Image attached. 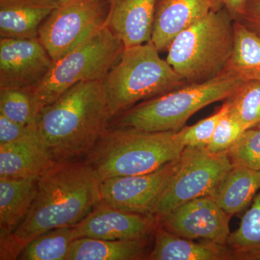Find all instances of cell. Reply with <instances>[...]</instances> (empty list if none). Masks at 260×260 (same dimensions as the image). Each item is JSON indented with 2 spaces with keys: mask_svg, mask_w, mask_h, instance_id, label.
I'll return each instance as SVG.
<instances>
[{
  "mask_svg": "<svg viewBox=\"0 0 260 260\" xmlns=\"http://www.w3.org/2000/svg\"><path fill=\"white\" fill-rule=\"evenodd\" d=\"M31 208L10 234L1 233L0 259H18L36 238L80 223L102 201L100 180L86 161H56L38 179Z\"/></svg>",
  "mask_w": 260,
  "mask_h": 260,
  "instance_id": "obj_1",
  "label": "cell"
},
{
  "mask_svg": "<svg viewBox=\"0 0 260 260\" xmlns=\"http://www.w3.org/2000/svg\"><path fill=\"white\" fill-rule=\"evenodd\" d=\"M102 81L75 84L39 112L38 138L55 161L88 154L112 117Z\"/></svg>",
  "mask_w": 260,
  "mask_h": 260,
  "instance_id": "obj_2",
  "label": "cell"
},
{
  "mask_svg": "<svg viewBox=\"0 0 260 260\" xmlns=\"http://www.w3.org/2000/svg\"><path fill=\"white\" fill-rule=\"evenodd\" d=\"M176 133L131 127L107 130L89 152L86 162L100 182L109 178L148 174L181 156L185 147L177 141Z\"/></svg>",
  "mask_w": 260,
  "mask_h": 260,
  "instance_id": "obj_3",
  "label": "cell"
},
{
  "mask_svg": "<svg viewBox=\"0 0 260 260\" xmlns=\"http://www.w3.org/2000/svg\"><path fill=\"white\" fill-rule=\"evenodd\" d=\"M244 80L223 70L211 79L183 86L140 103L118 118L119 127L150 132H178L195 113L213 103L226 100Z\"/></svg>",
  "mask_w": 260,
  "mask_h": 260,
  "instance_id": "obj_4",
  "label": "cell"
},
{
  "mask_svg": "<svg viewBox=\"0 0 260 260\" xmlns=\"http://www.w3.org/2000/svg\"><path fill=\"white\" fill-rule=\"evenodd\" d=\"M102 83L112 116L187 84L151 42L124 48Z\"/></svg>",
  "mask_w": 260,
  "mask_h": 260,
  "instance_id": "obj_5",
  "label": "cell"
},
{
  "mask_svg": "<svg viewBox=\"0 0 260 260\" xmlns=\"http://www.w3.org/2000/svg\"><path fill=\"white\" fill-rule=\"evenodd\" d=\"M234 20L225 8L178 34L167 60L187 83L211 79L225 70L234 47Z\"/></svg>",
  "mask_w": 260,
  "mask_h": 260,
  "instance_id": "obj_6",
  "label": "cell"
},
{
  "mask_svg": "<svg viewBox=\"0 0 260 260\" xmlns=\"http://www.w3.org/2000/svg\"><path fill=\"white\" fill-rule=\"evenodd\" d=\"M124 49L122 42L104 25L54 62L47 76L30 89L38 109L41 112L75 84L102 81L119 60Z\"/></svg>",
  "mask_w": 260,
  "mask_h": 260,
  "instance_id": "obj_7",
  "label": "cell"
},
{
  "mask_svg": "<svg viewBox=\"0 0 260 260\" xmlns=\"http://www.w3.org/2000/svg\"><path fill=\"white\" fill-rule=\"evenodd\" d=\"M232 167L227 151L184 148L179 167L155 202L152 215L159 218L195 198L213 196Z\"/></svg>",
  "mask_w": 260,
  "mask_h": 260,
  "instance_id": "obj_8",
  "label": "cell"
},
{
  "mask_svg": "<svg viewBox=\"0 0 260 260\" xmlns=\"http://www.w3.org/2000/svg\"><path fill=\"white\" fill-rule=\"evenodd\" d=\"M109 9V0H58L38 38L55 62L104 27Z\"/></svg>",
  "mask_w": 260,
  "mask_h": 260,
  "instance_id": "obj_9",
  "label": "cell"
},
{
  "mask_svg": "<svg viewBox=\"0 0 260 260\" xmlns=\"http://www.w3.org/2000/svg\"><path fill=\"white\" fill-rule=\"evenodd\" d=\"M179 164V158L148 174L112 177L101 181L102 201L116 209L151 214L155 202Z\"/></svg>",
  "mask_w": 260,
  "mask_h": 260,
  "instance_id": "obj_10",
  "label": "cell"
},
{
  "mask_svg": "<svg viewBox=\"0 0 260 260\" xmlns=\"http://www.w3.org/2000/svg\"><path fill=\"white\" fill-rule=\"evenodd\" d=\"M231 217L208 195L186 202L159 217V224L179 237L226 244Z\"/></svg>",
  "mask_w": 260,
  "mask_h": 260,
  "instance_id": "obj_11",
  "label": "cell"
},
{
  "mask_svg": "<svg viewBox=\"0 0 260 260\" xmlns=\"http://www.w3.org/2000/svg\"><path fill=\"white\" fill-rule=\"evenodd\" d=\"M53 64L39 38L0 39V89L30 90L47 76Z\"/></svg>",
  "mask_w": 260,
  "mask_h": 260,
  "instance_id": "obj_12",
  "label": "cell"
},
{
  "mask_svg": "<svg viewBox=\"0 0 260 260\" xmlns=\"http://www.w3.org/2000/svg\"><path fill=\"white\" fill-rule=\"evenodd\" d=\"M158 224V217L152 214L124 211L101 201L75 226L78 238L131 240L150 237Z\"/></svg>",
  "mask_w": 260,
  "mask_h": 260,
  "instance_id": "obj_13",
  "label": "cell"
},
{
  "mask_svg": "<svg viewBox=\"0 0 260 260\" xmlns=\"http://www.w3.org/2000/svg\"><path fill=\"white\" fill-rule=\"evenodd\" d=\"M222 8V0H158L150 42L167 50L178 34Z\"/></svg>",
  "mask_w": 260,
  "mask_h": 260,
  "instance_id": "obj_14",
  "label": "cell"
},
{
  "mask_svg": "<svg viewBox=\"0 0 260 260\" xmlns=\"http://www.w3.org/2000/svg\"><path fill=\"white\" fill-rule=\"evenodd\" d=\"M158 0H109L106 25L124 48L151 41Z\"/></svg>",
  "mask_w": 260,
  "mask_h": 260,
  "instance_id": "obj_15",
  "label": "cell"
},
{
  "mask_svg": "<svg viewBox=\"0 0 260 260\" xmlns=\"http://www.w3.org/2000/svg\"><path fill=\"white\" fill-rule=\"evenodd\" d=\"M55 162L38 137L0 145V178L39 179Z\"/></svg>",
  "mask_w": 260,
  "mask_h": 260,
  "instance_id": "obj_16",
  "label": "cell"
},
{
  "mask_svg": "<svg viewBox=\"0 0 260 260\" xmlns=\"http://www.w3.org/2000/svg\"><path fill=\"white\" fill-rule=\"evenodd\" d=\"M149 260H233L234 253L227 244L210 241L195 242L166 230L160 224L154 232L153 249Z\"/></svg>",
  "mask_w": 260,
  "mask_h": 260,
  "instance_id": "obj_17",
  "label": "cell"
},
{
  "mask_svg": "<svg viewBox=\"0 0 260 260\" xmlns=\"http://www.w3.org/2000/svg\"><path fill=\"white\" fill-rule=\"evenodd\" d=\"M58 0H0V37L38 38L39 29Z\"/></svg>",
  "mask_w": 260,
  "mask_h": 260,
  "instance_id": "obj_18",
  "label": "cell"
},
{
  "mask_svg": "<svg viewBox=\"0 0 260 260\" xmlns=\"http://www.w3.org/2000/svg\"><path fill=\"white\" fill-rule=\"evenodd\" d=\"M149 237L131 240L78 238L66 260H140L148 258Z\"/></svg>",
  "mask_w": 260,
  "mask_h": 260,
  "instance_id": "obj_19",
  "label": "cell"
},
{
  "mask_svg": "<svg viewBox=\"0 0 260 260\" xmlns=\"http://www.w3.org/2000/svg\"><path fill=\"white\" fill-rule=\"evenodd\" d=\"M38 179L0 178L2 234L14 232L26 217L37 196Z\"/></svg>",
  "mask_w": 260,
  "mask_h": 260,
  "instance_id": "obj_20",
  "label": "cell"
},
{
  "mask_svg": "<svg viewBox=\"0 0 260 260\" xmlns=\"http://www.w3.org/2000/svg\"><path fill=\"white\" fill-rule=\"evenodd\" d=\"M260 189V171L233 166L213 197L231 216L240 213L250 204Z\"/></svg>",
  "mask_w": 260,
  "mask_h": 260,
  "instance_id": "obj_21",
  "label": "cell"
},
{
  "mask_svg": "<svg viewBox=\"0 0 260 260\" xmlns=\"http://www.w3.org/2000/svg\"><path fill=\"white\" fill-rule=\"evenodd\" d=\"M234 47L225 70L244 81H260V37L239 20H234Z\"/></svg>",
  "mask_w": 260,
  "mask_h": 260,
  "instance_id": "obj_22",
  "label": "cell"
},
{
  "mask_svg": "<svg viewBox=\"0 0 260 260\" xmlns=\"http://www.w3.org/2000/svg\"><path fill=\"white\" fill-rule=\"evenodd\" d=\"M226 244L237 260H260V189Z\"/></svg>",
  "mask_w": 260,
  "mask_h": 260,
  "instance_id": "obj_23",
  "label": "cell"
},
{
  "mask_svg": "<svg viewBox=\"0 0 260 260\" xmlns=\"http://www.w3.org/2000/svg\"><path fill=\"white\" fill-rule=\"evenodd\" d=\"M78 239L75 225L58 228L29 242L18 259L66 260L72 244Z\"/></svg>",
  "mask_w": 260,
  "mask_h": 260,
  "instance_id": "obj_24",
  "label": "cell"
},
{
  "mask_svg": "<svg viewBox=\"0 0 260 260\" xmlns=\"http://www.w3.org/2000/svg\"><path fill=\"white\" fill-rule=\"evenodd\" d=\"M229 114L244 129L254 127L260 123V81L247 80L226 100Z\"/></svg>",
  "mask_w": 260,
  "mask_h": 260,
  "instance_id": "obj_25",
  "label": "cell"
},
{
  "mask_svg": "<svg viewBox=\"0 0 260 260\" xmlns=\"http://www.w3.org/2000/svg\"><path fill=\"white\" fill-rule=\"evenodd\" d=\"M39 112L30 90L0 89V114L10 120L30 125L35 123Z\"/></svg>",
  "mask_w": 260,
  "mask_h": 260,
  "instance_id": "obj_26",
  "label": "cell"
},
{
  "mask_svg": "<svg viewBox=\"0 0 260 260\" xmlns=\"http://www.w3.org/2000/svg\"><path fill=\"white\" fill-rule=\"evenodd\" d=\"M228 109L229 104L225 100L221 108L213 115L202 119L193 125L184 126L177 132V141L185 148H206L211 141L219 120L227 112Z\"/></svg>",
  "mask_w": 260,
  "mask_h": 260,
  "instance_id": "obj_27",
  "label": "cell"
},
{
  "mask_svg": "<svg viewBox=\"0 0 260 260\" xmlns=\"http://www.w3.org/2000/svg\"><path fill=\"white\" fill-rule=\"evenodd\" d=\"M227 153L233 166L260 171V129H246Z\"/></svg>",
  "mask_w": 260,
  "mask_h": 260,
  "instance_id": "obj_28",
  "label": "cell"
},
{
  "mask_svg": "<svg viewBox=\"0 0 260 260\" xmlns=\"http://www.w3.org/2000/svg\"><path fill=\"white\" fill-rule=\"evenodd\" d=\"M244 131L242 124L227 111L219 120L211 141L205 149L212 153L227 151Z\"/></svg>",
  "mask_w": 260,
  "mask_h": 260,
  "instance_id": "obj_29",
  "label": "cell"
},
{
  "mask_svg": "<svg viewBox=\"0 0 260 260\" xmlns=\"http://www.w3.org/2000/svg\"><path fill=\"white\" fill-rule=\"evenodd\" d=\"M38 137L35 123L23 125L0 114V145Z\"/></svg>",
  "mask_w": 260,
  "mask_h": 260,
  "instance_id": "obj_30",
  "label": "cell"
},
{
  "mask_svg": "<svg viewBox=\"0 0 260 260\" xmlns=\"http://www.w3.org/2000/svg\"><path fill=\"white\" fill-rule=\"evenodd\" d=\"M239 21L260 37V0L248 2L244 15Z\"/></svg>",
  "mask_w": 260,
  "mask_h": 260,
  "instance_id": "obj_31",
  "label": "cell"
},
{
  "mask_svg": "<svg viewBox=\"0 0 260 260\" xmlns=\"http://www.w3.org/2000/svg\"><path fill=\"white\" fill-rule=\"evenodd\" d=\"M249 0H222L223 7L234 20H239L244 15Z\"/></svg>",
  "mask_w": 260,
  "mask_h": 260,
  "instance_id": "obj_32",
  "label": "cell"
},
{
  "mask_svg": "<svg viewBox=\"0 0 260 260\" xmlns=\"http://www.w3.org/2000/svg\"><path fill=\"white\" fill-rule=\"evenodd\" d=\"M254 127L259 128V129H260V123L259 124H258L256 126H254Z\"/></svg>",
  "mask_w": 260,
  "mask_h": 260,
  "instance_id": "obj_33",
  "label": "cell"
}]
</instances>
